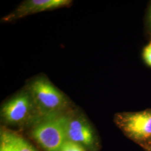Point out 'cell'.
<instances>
[{
    "label": "cell",
    "mask_w": 151,
    "mask_h": 151,
    "mask_svg": "<svg viewBox=\"0 0 151 151\" xmlns=\"http://www.w3.org/2000/svg\"><path fill=\"white\" fill-rule=\"evenodd\" d=\"M145 27L146 32L151 39V1L150 2L145 17Z\"/></svg>",
    "instance_id": "obj_10"
},
{
    "label": "cell",
    "mask_w": 151,
    "mask_h": 151,
    "mask_svg": "<svg viewBox=\"0 0 151 151\" xmlns=\"http://www.w3.org/2000/svg\"><path fill=\"white\" fill-rule=\"evenodd\" d=\"M70 0H27L23 1L14 11L5 16L4 22H10L40 12L52 10L70 5Z\"/></svg>",
    "instance_id": "obj_6"
},
{
    "label": "cell",
    "mask_w": 151,
    "mask_h": 151,
    "mask_svg": "<svg viewBox=\"0 0 151 151\" xmlns=\"http://www.w3.org/2000/svg\"><path fill=\"white\" fill-rule=\"evenodd\" d=\"M67 139L81 146L86 151H101V145L94 128L83 114L67 113Z\"/></svg>",
    "instance_id": "obj_5"
},
{
    "label": "cell",
    "mask_w": 151,
    "mask_h": 151,
    "mask_svg": "<svg viewBox=\"0 0 151 151\" xmlns=\"http://www.w3.org/2000/svg\"><path fill=\"white\" fill-rule=\"evenodd\" d=\"M142 57L146 65L151 68V39H150L149 43L143 49Z\"/></svg>",
    "instance_id": "obj_9"
},
{
    "label": "cell",
    "mask_w": 151,
    "mask_h": 151,
    "mask_svg": "<svg viewBox=\"0 0 151 151\" xmlns=\"http://www.w3.org/2000/svg\"><path fill=\"white\" fill-rule=\"evenodd\" d=\"M60 151H85V150L79 145L67 139L61 147Z\"/></svg>",
    "instance_id": "obj_8"
},
{
    "label": "cell",
    "mask_w": 151,
    "mask_h": 151,
    "mask_svg": "<svg viewBox=\"0 0 151 151\" xmlns=\"http://www.w3.org/2000/svg\"><path fill=\"white\" fill-rule=\"evenodd\" d=\"M27 88L42 119L64 114L70 108L68 98L44 76L33 78Z\"/></svg>",
    "instance_id": "obj_1"
},
{
    "label": "cell",
    "mask_w": 151,
    "mask_h": 151,
    "mask_svg": "<svg viewBox=\"0 0 151 151\" xmlns=\"http://www.w3.org/2000/svg\"><path fill=\"white\" fill-rule=\"evenodd\" d=\"M114 122L127 138L143 150L151 145V109L115 114Z\"/></svg>",
    "instance_id": "obj_3"
},
{
    "label": "cell",
    "mask_w": 151,
    "mask_h": 151,
    "mask_svg": "<svg viewBox=\"0 0 151 151\" xmlns=\"http://www.w3.org/2000/svg\"><path fill=\"white\" fill-rule=\"evenodd\" d=\"M67 113L44 118L32 125L30 135L45 151H60L67 140Z\"/></svg>",
    "instance_id": "obj_4"
},
{
    "label": "cell",
    "mask_w": 151,
    "mask_h": 151,
    "mask_svg": "<svg viewBox=\"0 0 151 151\" xmlns=\"http://www.w3.org/2000/svg\"><path fill=\"white\" fill-rule=\"evenodd\" d=\"M1 117L6 125L19 127L32 126L42 119L27 87L3 104Z\"/></svg>",
    "instance_id": "obj_2"
},
{
    "label": "cell",
    "mask_w": 151,
    "mask_h": 151,
    "mask_svg": "<svg viewBox=\"0 0 151 151\" xmlns=\"http://www.w3.org/2000/svg\"><path fill=\"white\" fill-rule=\"evenodd\" d=\"M145 151H151V145L147 147L145 150H144Z\"/></svg>",
    "instance_id": "obj_11"
},
{
    "label": "cell",
    "mask_w": 151,
    "mask_h": 151,
    "mask_svg": "<svg viewBox=\"0 0 151 151\" xmlns=\"http://www.w3.org/2000/svg\"><path fill=\"white\" fill-rule=\"evenodd\" d=\"M0 151H39L29 140L15 131L2 127Z\"/></svg>",
    "instance_id": "obj_7"
}]
</instances>
